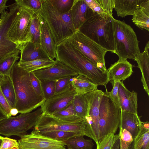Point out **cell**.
<instances>
[{"mask_svg":"<svg viewBox=\"0 0 149 149\" xmlns=\"http://www.w3.org/2000/svg\"><path fill=\"white\" fill-rule=\"evenodd\" d=\"M56 59L98 86L105 87L108 83V72L96 66L86 58L67 38L56 46Z\"/></svg>","mask_w":149,"mask_h":149,"instance_id":"obj_1","label":"cell"},{"mask_svg":"<svg viewBox=\"0 0 149 149\" xmlns=\"http://www.w3.org/2000/svg\"><path fill=\"white\" fill-rule=\"evenodd\" d=\"M9 75L15 92V108L19 113L31 112L44 103L45 98L38 95L32 86L29 73L18 66L17 62L14 64Z\"/></svg>","mask_w":149,"mask_h":149,"instance_id":"obj_2","label":"cell"},{"mask_svg":"<svg viewBox=\"0 0 149 149\" xmlns=\"http://www.w3.org/2000/svg\"><path fill=\"white\" fill-rule=\"evenodd\" d=\"M114 18L106 14L102 16L89 8L86 20L79 30L108 51L113 53L115 49Z\"/></svg>","mask_w":149,"mask_h":149,"instance_id":"obj_3","label":"cell"},{"mask_svg":"<svg viewBox=\"0 0 149 149\" xmlns=\"http://www.w3.org/2000/svg\"><path fill=\"white\" fill-rule=\"evenodd\" d=\"M42 8L39 14L46 23L56 46L68 38L76 31L70 11L67 13L59 12L49 0H41Z\"/></svg>","mask_w":149,"mask_h":149,"instance_id":"obj_4","label":"cell"},{"mask_svg":"<svg viewBox=\"0 0 149 149\" xmlns=\"http://www.w3.org/2000/svg\"><path fill=\"white\" fill-rule=\"evenodd\" d=\"M113 26L115 45L113 53L118 55L119 59L134 60L140 52L139 41L136 33L131 26L124 21L114 18Z\"/></svg>","mask_w":149,"mask_h":149,"instance_id":"obj_5","label":"cell"},{"mask_svg":"<svg viewBox=\"0 0 149 149\" xmlns=\"http://www.w3.org/2000/svg\"><path fill=\"white\" fill-rule=\"evenodd\" d=\"M58 130L79 132L95 141L91 127L85 118L79 121L70 122L61 120L52 115L43 113L32 132L42 134L49 131Z\"/></svg>","mask_w":149,"mask_h":149,"instance_id":"obj_6","label":"cell"},{"mask_svg":"<svg viewBox=\"0 0 149 149\" xmlns=\"http://www.w3.org/2000/svg\"><path fill=\"white\" fill-rule=\"evenodd\" d=\"M42 113L40 107L33 111L2 120H0V134L7 137L16 136L20 137L35 127Z\"/></svg>","mask_w":149,"mask_h":149,"instance_id":"obj_7","label":"cell"},{"mask_svg":"<svg viewBox=\"0 0 149 149\" xmlns=\"http://www.w3.org/2000/svg\"><path fill=\"white\" fill-rule=\"evenodd\" d=\"M68 39L90 61L104 72H107L105 60L107 50L83 34L79 30Z\"/></svg>","mask_w":149,"mask_h":149,"instance_id":"obj_8","label":"cell"},{"mask_svg":"<svg viewBox=\"0 0 149 149\" xmlns=\"http://www.w3.org/2000/svg\"><path fill=\"white\" fill-rule=\"evenodd\" d=\"M120 113V109L116 106L106 90L100 104L98 143L107 134H115L119 126Z\"/></svg>","mask_w":149,"mask_h":149,"instance_id":"obj_9","label":"cell"},{"mask_svg":"<svg viewBox=\"0 0 149 149\" xmlns=\"http://www.w3.org/2000/svg\"><path fill=\"white\" fill-rule=\"evenodd\" d=\"M9 12L5 10L1 14V22L0 24V61L6 57L19 52V45L11 41L7 33L12 20L18 8L15 2L8 6Z\"/></svg>","mask_w":149,"mask_h":149,"instance_id":"obj_10","label":"cell"},{"mask_svg":"<svg viewBox=\"0 0 149 149\" xmlns=\"http://www.w3.org/2000/svg\"><path fill=\"white\" fill-rule=\"evenodd\" d=\"M34 15L31 11L18 4L17 10L7 33L11 41L19 45L22 42Z\"/></svg>","mask_w":149,"mask_h":149,"instance_id":"obj_11","label":"cell"},{"mask_svg":"<svg viewBox=\"0 0 149 149\" xmlns=\"http://www.w3.org/2000/svg\"><path fill=\"white\" fill-rule=\"evenodd\" d=\"M17 142L20 149H65L63 141L32 132L21 137Z\"/></svg>","mask_w":149,"mask_h":149,"instance_id":"obj_12","label":"cell"},{"mask_svg":"<svg viewBox=\"0 0 149 149\" xmlns=\"http://www.w3.org/2000/svg\"><path fill=\"white\" fill-rule=\"evenodd\" d=\"M77 94L72 87L70 82L69 85L65 89L45 100L40 106L43 113L52 115L65 109L72 103Z\"/></svg>","mask_w":149,"mask_h":149,"instance_id":"obj_13","label":"cell"},{"mask_svg":"<svg viewBox=\"0 0 149 149\" xmlns=\"http://www.w3.org/2000/svg\"><path fill=\"white\" fill-rule=\"evenodd\" d=\"M56 61V63L51 67L32 72L40 81H56L78 75L76 72L69 67Z\"/></svg>","mask_w":149,"mask_h":149,"instance_id":"obj_14","label":"cell"},{"mask_svg":"<svg viewBox=\"0 0 149 149\" xmlns=\"http://www.w3.org/2000/svg\"><path fill=\"white\" fill-rule=\"evenodd\" d=\"M104 92L97 89L91 92L88 116L85 118L90 125L98 144L99 138V107Z\"/></svg>","mask_w":149,"mask_h":149,"instance_id":"obj_15","label":"cell"},{"mask_svg":"<svg viewBox=\"0 0 149 149\" xmlns=\"http://www.w3.org/2000/svg\"><path fill=\"white\" fill-rule=\"evenodd\" d=\"M133 65L127 59H119L111 64L107 70L109 81L112 83L125 80L133 72Z\"/></svg>","mask_w":149,"mask_h":149,"instance_id":"obj_16","label":"cell"},{"mask_svg":"<svg viewBox=\"0 0 149 149\" xmlns=\"http://www.w3.org/2000/svg\"><path fill=\"white\" fill-rule=\"evenodd\" d=\"M118 94L121 111L137 114V93L129 91L123 83L119 81Z\"/></svg>","mask_w":149,"mask_h":149,"instance_id":"obj_17","label":"cell"},{"mask_svg":"<svg viewBox=\"0 0 149 149\" xmlns=\"http://www.w3.org/2000/svg\"><path fill=\"white\" fill-rule=\"evenodd\" d=\"M19 48L20 61H29L50 58L40 43L31 42H23L19 45Z\"/></svg>","mask_w":149,"mask_h":149,"instance_id":"obj_18","label":"cell"},{"mask_svg":"<svg viewBox=\"0 0 149 149\" xmlns=\"http://www.w3.org/2000/svg\"><path fill=\"white\" fill-rule=\"evenodd\" d=\"M40 31V44L49 57L54 59L56 58V45L51 32L46 23L39 13Z\"/></svg>","mask_w":149,"mask_h":149,"instance_id":"obj_19","label":"cell"},{"mask_svg":"<svg viewBox=\"0 0 149 149\" xmlns=\"http://www.w3.org/2000/svg\"><path fill=\"white\" fill-rule=\"evenodd\" d=\"M149 42L146 43L144 50L139 52L136 56L134 61L138 64V67L141 71V80L143 88L149 96Z\"/></svg>","mask_w":149,"mask_h":149,"instance_id":"obj_20","label":"cell"},{"mask_svg":"<svg viewBox=\"0 0 149 149\" xmlns=\"http://www.w3.org/2000/svg\"><path fill=\"white\" fill-rule=\"evenodd\" d=\"M141 121L137 114L121 111L119 128L129 131L134 139L140 129Z\"/></svg>","mask_w":149,"mask_h":149,"instance_id":"obj_21","label":"cell"},{"mask_svg":"<svg viewBox=\"0 0 149 149\" xmlns=\"http://www.w3.org/2000/svg\"><path fill=\"white\" fill-rule=\"evenodd\" d=\"M89 9L84 0H74L70 12L76 30H79L85 21Z\"/></svg>","mask_w":149,"mask_h":149,"instance_id":"obj_22","label":"cell"},{"mask_svg":"<svg viewBox=\"0 0 149 149\" xmlns=\"http://www.w3.org/2000/svg\"><path fill=\"white\" fill-rule=\"evenodd\" d=\"M142 0H115L114 9L117 16L123 18L132 15L135 11L140 8Z\"/></svg>","mask_w":149,"mask_h":149,"instance_id":"obj_23","label":"cell"},{"mask_svg":"<svg viewBox=\"0 0 149 149\" xmlns=\"http://www.w3.org/2000/svg\"><path fill=\"white\" fill-rule=\"evenodd\" d=\"M71 85L77 94H85L97 89L98 86L88 78L78 74L72 77L70 80Z\"/></svg>","mask_w":149,"mask_h":149,"instance_id":"obj_24","label":"cell"},{"mask_svg":"<svg viewBox=\"0 0 149 149\" xmlns=\"http://www.w3.org/2000/svg\"><path fill=\"white\" fill-rule=\"evenodd\" d=\"M91 92L76 94L73 98L72 103L74 111L77 115L80 118H84L88 116Z\"/></svg>","mask_w":149,"mask_h":149,"instance_id":"obj_25","label":"cell"},{"mask_svg":"<svg viewBox=\"0 0 149 149\" xmlns=\"http://www.w3.org/2000/svg\"><path fill=\"white\" fill-rule=\"evenodd\" d=\"M56 61L51 58H42L29 61L17 62L18 66L29 73L53 66Z\"/></svg>","mask_w":149,"mask_h":149,"instance_id":"obj_26","label":"cell"},{"mask_svg":"<svg viewBox=\"0 0 149 149\" xmlns=\"http://www.w3.org/2000/svg\"><path fill=\"white\" fill-rule=\"evenodd\" d=\"M0 87L11 109L15 108V92L12 79L9 75H4L0 83Z\"/></svg>","mask_w":149,"mask_h":149,"instance_id":"obj_27","label":"cell"},{"mask_svg":"<svg viewBox=\"0 0 149 149\" xmlns=\"http://www.w3.org/2000/svg\"><path fill=\"white\" fill-rule=\"evenodd\" d=\"M27 42L40 43V25L38 15H33L22 43Z\"/></svg>","mask_w":149,"mask_h":149,"instance_id":"obj_28","label":"cell"},{"mask_svg":"<svg viewBox=\"0 0 149 149\" xmlns=\"http://www.w3.org/2000/svg\"><path fill=\"white\" fill-rule=\"evenodd\" d=\"M84 135L79 134L72 136L63 141L68 148L71 149H92L94 146L91 139H86Z\"/></svg>","mask_w":149,"mask_h":149,"instance_id":"obj_29","label":"cell"},{"mask_svg":"<svg viewBox=\"0 0 149 149\" xmlns=\"http://www.w3.org/2000/svg\"><path fill=\"white\" fill-rule=\"evenodd\" d=\"M51 115L62 120L70 122H77L83 118L77 115L72 103L65 109Z\"/></svg>","mask_w":149,"mask_h":149,"instance_id":"obj_30","label":"cell"},{"mask_svg":"<svg viewBox=\"0 0 149 149\" xmlns=\"http://www.w3.org/2000/svg\"><path fill=\"white\" fill-rule=\"evenodd\" d=\"M132 20L139 28L149 31V12L140 8L135 11Z\"/></svg>","mask_w":149,"mask_h":149,"instance_id":"obj_31","label":"cell"},{"mask_svg":"<svg viewBox=\"0 0 149 149\" xmlns=\"http://www.w3.org/2000/svg\"><path fill=\"white\" fill-rule=\"evenodd\" d=\"M149 138V123L148 121L141 122L140 129L134 139V149H140L146 140Z\"/></svg>","mask_w":149,"mask_h":149,"instance_id":"obj_32","label":"cell"},{"mask_svg":"<svg viewBox=\"0 0 149 149\" xmlns=\"http://www.w3.org/2000/svg\"><path fill=\"white\" fill-rule=\"evenodd\" d=\"M19 52L9 56L0 61V73L3 75H10L13 66L19 58Z\"/></svg>","mask_w":149,"mask_h":149,"instance_id":"obj_33","label":"cell"},{"mask_svg":"<svg viewBox=\"0 0 149 149\" xmlns=\"http://www.w3.org/2000/svg\"><path fill=\"white\" fill-rule=\"evenodd\" d=\"M79 134H82L80 133L74 131L62 130L51 131L42 134L49 138L62 141L66 140L72 136Z\"/></svg>","mask_w":149,"mask_h":149,"instance_id":"obj_34","label":"cell"},{"mask_svg":"<svg viewBox=\"0 0 149 149\" xmlns=\"http://www.w3.org/2000/svg\"><path fill=\"white\" fill-rule=\"evenodd\" d=\"M19 6L38 15L42 8L41 0H15Z\"/></svg>","mask_w":149,"mask_h":149,"instance_id":"obj_35","label":"cell"},{"mask_svg":"<svg viewBox=\"0 0 149 149\" xmlns=\"http://www.w3.org/2000/svg\"><path fill=\"white\" fill-rule=\"evenodd\" d=\"M74 0H49L54 8L59 12L65 13L70 10Z\"/></svg>","mask_w":149,"mask_h":149,"instance_id":"obj_36","label":"cell"},{"mask_svg":"<svg viewBox=\"0 0 149 149\" xmlns=\"http://www.w3.org/2000/svg\"><path fill=\"white\" fill-rule=\"evenodd\" d=\"M119 149H128L134 140L131 133L125 129L119 128Z\"/></svg>","mask_w":149,"mask_h":149,"instance_id":"obj_37","label":"cell"},{"mask_svg":"<svg viewBox=\"0 0 149 149\" xmlns=\"http://www.w3.org/2000/svg\"><path fill=\"white\" fill-rule=\"evenodd\" d=\"M118 138V134H109L99 143L97 146L96 149H112L114 144Z\"/></svg>","mask_w":149,"mask_h":149,"instance_id":"obj_38","label":"cell"},{"mask_svg":"<svg viewBox=\"0 0 149 149\" xmlns=\"http://www.w3.org/2000/svg\"><path fill=\"white\" fill-rule=\"evenodd\" d=\"M40 82L43 97L46 100L54 95L56 81H41Z\"/></svg>","mask_w":149,"mask_h":149,"instance_id":"obj_39","label":"cell"},{"mask_svg":"<svg viewBox=\"0 0 149 149\" xmlns=\"http://www.w3.org/2000/svg\"><path fill=\"white\" fill-rule=\"evenodd\" d=\"M105 13L113 16V11L114 8L115 0H96Z\"/></svg>","mask_w":149,"mask_h":149,"instance_id":"obj_40","label":"cell"},{"mask_svg":"<svg viewBox=\"0 0 149 149\" xmlns=\"http://www.w3.org/2000/svg\"><path fill=\"white\" fill-rule=\"evenodd\" d=\"M119 84V81H116L112 83L113 87L112 91L110 92H108L107 91V93L116 106L120 109L118 94Z\"/></svg>","mask_w":149,"mask_h":149,"instance_id":"obj_41","label":"cell"},{"mask_svg":"<svg viewBox=\"0 0 149 149\" xmlns=\"http://www.w3.org/2000/svg\"><path fill=\"white\" fill-rule=\"evenodd\" d=\"M72 77H68L56 81L54 94L64 89L69 84Z\"/></svg>","mask_w":149,"mask_h":149,"instance_id":"obj_42","label":"cell"},{"mask_svg":"<svg viewBox=\"0 0 149 149\" xmlns=\"http://www.w3.org/2000/svg\"><path fill=\"white\" fill-rule=\"evenodd\" d=\"M0 138L2 140L0 149H12L14 147L18 146V142L15 139L0 135Z\"/></svg>","mask_w":149,"mask_h":149,"instance_id":"obj_43","label":"cell"},{"mask_svg":"<svg viewBox=\"0 0 149 149\" xmlns=\"http://www.w3.org/2000/svg\"><path fill=\"white\" fill-rule=\"evenodd\" d=\"M29 74L31 82L35 91L38 95L43 97L40 81L32 72H29Z\"/></svg>","mask_w":149,"mask_h":149,"instance_id":"obj_44","label":"cell"},{"mask_svg":"<svg viewBox=\"0 0 149 149\" xmlns=\"http://www.w3.org/2000/svg\"><path fill=\"white\" fill-rule=\"evenodd\" d=\"M88 7L94 12L103 16L105 15L104 13L96 0H84Z\"/></svg>","mask_w":149,"mask_h":149,"instance_id":"obj_45","label":"cell"},{"mask_svg":"<svg viewBox=\"0 0 149 149\" xmlns=\"http://www.w3.org/2000/svg\"><path fill=\"white\" fill-rule=\"evenodd\" d=\"M0 106L7 118L11 117V108L2 93L0 87Z\"/></svg>","mask_w":149,"mask_h":149,"instance_id":"obj_46","label":"cell"},{"mask_svg":"<svg viewBox=\"0 0 149 149\" xmlns=\"http://www.w3.org/2000/svg\"><path fill=\"white\" fill-rule=\"evenodd\" d=\"M8 0H0V15L6 9H7L8 6L6 5Z\"/></svg>","mask_w":149,"mask_h":149,"instance_id":"obj_47","label":"cell"},{"mask_svg":"<svg viewBox=\"0 0 149 149\" xmlns=\"http://www.w3.org/2000/svg\"><path fill=\"white\" fill-rule=\"evenodd\" d=\"M140 149H149V138L146 140Z\"/></svg>","mask_w":149,"mask_h":149,"instance_id":"obj_48","label":"cell"},{"mask_svg":"<svg viewBox=\"0 0 149 149\" xmlns=\"http://www.w3.org/2000/svg\"><path fill=\"white\" fill-rule=\"evenodd\" d=\"M7 118V116L3 112L0 106V120Z\"/></svg>","mask_w":149,"mask_h":149,"instance_id":"obj_49","label":"cell"},{"mask_svg":"<svg viewBox=\"0 0 149 149\" xmlns=\"http://www.w3.org/2000/svg\"><path fill=\"white\" fill-rule=\"evenodd\" d=\"M19 113L17 110L15 108L11 109L10 110V114L11 116H15Z\"/></svg>","mask_w":149,"mask_h":149,"instance_id":"obj_50","label":"cell"},{"mask_svg":"<svg viewBox=\"0 0 149 149\" xmlns=\"http://www.w3.org/2000/svg\"><path fill=\"white\" fill-rule=\"evenodd\" d=\"M119 146L120 140L118 138L114 144L112 149H119Z\"/></svg>","mask_w":149,"mask_h":149,"instance_id":"obj_51","label":"cell"},{"mask_svg":"<svg viewBox=\"0 0 149 149\" xmlns=\"http://www.w3.org/2000/svg\"><path fill=\"white\" fill-rule=\"evenodd\" d=\"M4 75L1 74L0 73V83L3 78Z\"/></svg>","mask_w":149,"mask_h":149,"instance_id":"obj_52","label":"cell"},{"mask_svg":"<svg viewBox=\"0 0 149 149\" xmlns=\"http://www.w3.org/2000/svg\"><path fill=\"white\" fill-rule=\"evenodd\" d=\"M12 149H20L19 147V146L17 147H15L13 148Z\"/></svg>","mask_w":149,"mask_h":149,"instance_id":"obj_53","label":"cell"},{"mask_svg":"<svg viewBox=\"0 0 149 149\" xmlns=\"http://www.w3.org/2000/svg\"><path fill=\"white\" fill-rule=\"evenodd\" d=\"M2 141V139L0 138V148L1 143Z\"/></svg>","mask_w":149,"mask_h":149,"instance_id":"obj_54","label":"cell"},{"mask_svg":"<svg viewBox=\"0 0 149 149\" xmlns=\"http://www.w3.org/2000/svg\"><path fill=\"white\" fill-rule=\"evenodd\" d=\"M1 19L0 18V23H1Z\"/></svg>","mask_w":149,"mask_h":149,"instance_id":"obj_55","label":"cell"},{"mask_svg":"<svg viewBox=\"0 0 149 149\" xmlns=\"http://www.w3.org/2000/svg\"><path fill=\"white\" fill-rule=\"evenodd\" d=\"M67 149H69V148H68Z\"/></svg>","mask_w":149,"mask_h":149,"instance_id":"obj_56","label":"cell"}]
</instances>
